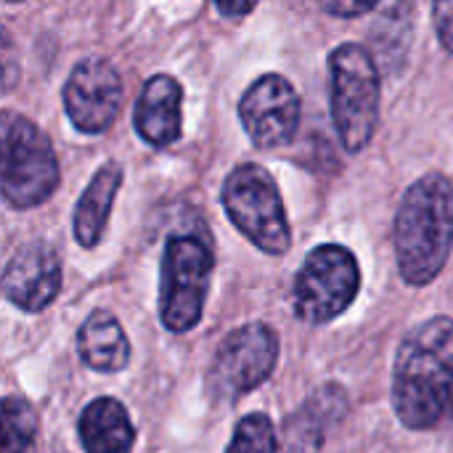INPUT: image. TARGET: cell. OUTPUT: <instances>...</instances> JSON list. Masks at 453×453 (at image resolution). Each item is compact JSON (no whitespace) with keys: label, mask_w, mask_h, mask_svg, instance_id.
Returning a JSON list of instances; mask_svg holds the SVG:
<instances>
[{"label":"cell","mask_w":453,"mask_h":453,"mask_svg":"<svg viewBox=\"0 0 453 453\" xmlns=\"http://www.w3.org/2000/svg\"><path fill=\"white\" fill-rule=\"evenodd\" d=\"M231 223L265 255H287L292 247L287 210L276 180L263 165L244 162L234 167L220 191Z\"/></svg>","instance_id":"4"},{"label":"cell","mask_w":453,"mask_h":453,"mask_svg":"<svg viewBox=\"0 0 453 453\" xmlns=\"http://www.w3.org/2000/svg\"><path fill=\"white\" fill-rule=\"evenodd\" d=\"M210 247L188 234H175L165 242L162 276H159V319L167 332H191L204 311L210 276Z\"/></svg>","instance_id":"6"},{"label":"cell","mask_w":453,"mask_h":453,"mask_svg":"<svg viewBox=\"0 0 453 453\" xmlns=\"http://www.w3.org/2000/svg\"><path fill=\"white\" fill-rule=\"evenodd\" d=\"M324 427V417L311 403H305L300 411L287 417L279 438V453H321Z\"/></svg>","instance_id":"16"},{"label":"cell","mask_w":453,"mask_h":453,"mask_svg":"<svg viewBox=\"0 0 453 453\" xmlns=\"http://www.w3.org/2000/svg\"><path fill=\"white\" fill-rule=\"evenodd\" d=\"M380 69L361 42H342L329 56L332 122L345 151L358 154L380 122Z\"/></svg>","instance_id":"3"},{"label":"cell","mask_w":453,"mask_h":453,"mask_svg":"<svg viewBox=\"0 0 453 453\" xmlns=\"http://www.w3.org/2000/svg\"><path fill=\"white\" fill-rule=\"evenodd\" d=\"M61 173L50 138L27 117L3 111V199L13 210H29L53 196Z\"/></svg>","instance_id":"5"},{"label":"cell","mask_w":453,"mask_h":453,"mask_svg":"<svg viewBox=\"0 0 453 453\" xmlns=\"http://www.w3.org/2000/svg\"><path fill=\"white\" fill-rule=\"evenodd\" d=\"M361 289V268L356 255L342 244H321L311 250L297 271L292 305L305 324H329L342 316Z\"/></svg>","instance_id":"7"},{"label":"cell","mask_w":453,"mask_h":453,"mask_svg":"<svg viewBox=\"0 0 453 453\" xmlns=\"http://www.w3.org/2000/svg\"><path fill=\"white\" fill-rule=\"evenodd\" d=\"M279 337L268 324H244L226 334L218 345L210 369L207 388L215 401L234 403L247 393L257 390L276 369Z\"/></svg>","instance_id":"8"},{"label":"cell","mask_w":453,"mask_h":453,"mask_svg":"<svg viewBox=\"0 0 453 453\" xmlns=\"http://www.w3.org/2000/svg\"><path fill=\"white\" fill-rule=\"evenodd\" d=\"M433 21L441 45L453 56V0H438L433 5Z\"/></svg>","instance_id":"19"},{"label":"cell","mask_w":453,"mask_h":453,"mask_svg":"<svg viewBox=\"0 0 453 453\" xmlns=\"http://www.w3.org/2000/svg\"><path fill=\"white\" fill-rule=\"evenodd\" d=\"M215 8H218V13H223V16H247V13L255 11L252 3H244V5H226V3H218Z\"/></svg>","instance_id":"21"},{"label":"cell","mask_w":453,"mask_h":453,"mask_svg":"<svg viewBox=\"0 0 453 453\" xmlns=\"http://www.w3.org/2000/svg\"><path fill=\"white\" fill-rule=\"evenodd\" d=\"M453 398V319L417 324L401 342L393 369V409L403 427L433 430Z\"/></svg>","instance_id":"1"},{"label":"cell","mask_w":453,"mask_h":453,"mask_svg":"<svg viewBox=\"0 0 453 453\" xmlns=\"http://www.w3.org/2000/svg\"><path fill=\"white\" fill-rule=\"evenodd\" d=\"M80 361L101 374L122 372L130 361V342L109 311H93L77 332Z\"/></svg>","instance_id":"15"},{"label":"cell","mask_w":453,"mask_h":453,"mask_svg":"<svg viewBox=\"0 0 453 453\" xmlns=\"http://www.w3.org/2000/svg\"><path fill=\"white\" fill-rule=\"evenodd\" d=\"M37 441V414L16 395L3 401V453H35Z\"/></svg>","instance_id":"17"},{"label":"cell","mask_w":453,"mask_h":453,"mask_svg":"<svg viewBox=\"0 0 453 453\" xmlns=\"http://www.w3.org/2000/svg\"><path fill=\"white\" fill-rule=\"evenodd\" d=\"M61 289V260L48 242L19 247L3 271V295L24 313L45 311Z\"/></svg>","instance_id":"11"},{"label":"cell","mask_w":453,"mask_h":453,"mask_svg":"<svg viewBox=\"0 0 453 453\" xmlns=\"http://www.w3.org/2000/svg\"><path fill=\"white\" fill-rule=\"evenodd\" d=\"M321 11L332 13V16H364L372 11H380L377 3H321Z\"/></svg>","instance_id":"20"},{"label":"cell","mask_w":453,"mask_h":453,"mask_svg":"<svg viewBox=\"0 0 453 453\" xmlns=\"http://www.w3.org/2000/svg\"><path fill=\"white\" fill-rule=\"evenodd\" d=\"M226 453H279L276 430L268 414H247L239 419Z\"/></svg>","instance_id":"18"},{"label":"cell","mask_w":453,"mask_h":453,"mask_svg":"<svg viewBox=\"0 0 453 453\" xmlns=\"http://www.w3.org/2000/svg\"><path fill=\"white\" fill-rule=\"evenodd\" d=\"M119 186H122V165L106 162L96 170V175L90 178V183L80 194L77 207H74V218H72L74 239L80 247L93 250L101 242Z\"/></svg>","instance_id":"13"},{"label":"cell","mask_w":453,"mask_h":453,"mask_svg":"<svg viewBox=\"0 0 453 453\" xmlns=\"http://www.w3.org/2000/svg\"><path fill=\"white\" fill-rule=\"evenodd\" d=\"M77 433L85 453H133L135 430L117 398H96L80 414Z\"/></svg>","instance_id":"14"},{"label":"cell","mask_w":453,"mask_h":453,"mask_svg":"<svg viewBox=\"0 0 453 453\" xmlns=\"http://www.w3.org/2000/svg\"><path fill=\"white\" fill-rule=\"evenodd\" d=\"M64 109L69 122L88 135L109 130L122 106V80L111 61L90 56L74 64L64 85Z\"/></svg>","instance_id":"9"},{"label":"cell","mask_w":453,"mask_h":453,"mask_svg":"<svg viewBox=\"0 0 453 453\" xmlns=\"http://www.w3.org/2000/svg\"><path fill=\"white\" fill-rule=\"evenodd\" d=\"M183 88L170 74H154L146 80L135 109L133 125L135 133L154 149H167L180 138L183 125Z\"/></svg>","instance_id":"12"},{"label":"cell","mask_w":453,"mask_h":453,"mask_svg":"<svg viewBox=\"0 0 453 453\" xmlns=\"http://www.w3.org/2000/svg\"><path fill=\"white\" fill-rule=\"evenodd\" d=\"M239 119L260 149L287 146L300 127V96L281 74L257 77L239 101Z\"/></svg>","instance_id":"10"},{"label":"cell","mask_w":453,"mask_h":453,"mask_svg":"<svg viewBox=\"0 0 453 453\" xmlns=\"http://www.w3.org/2000/svg\"><path fill=\"white\" fill-rule=\"evenodd\" d=\"M395 260L409 287L433 284L453 250V183L443 173L414 180L395 215Z\"/></svg>","instance_id":"2"}]
</instances>
